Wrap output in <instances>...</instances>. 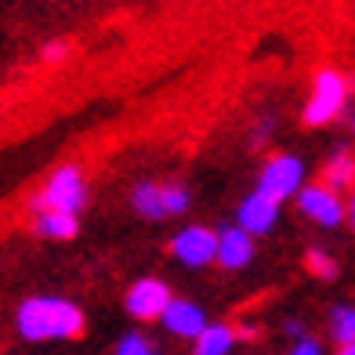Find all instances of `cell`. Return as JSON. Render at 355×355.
<instances>
[{"label": "cell", "mask_w": 355, "mask_h": 355, "mask_svg": "<svg viewBox=\"0 0 355 355\" xmlns=\"http://www.w3.org/2000/svg\"><path fill=\"white\" fill-rule=\"evenodd\" d=\"M131 203H135V211H138L141 218H164V189L153 185V182L135 185Z\"/></svg>", "instance_id": "obj_14"}, {"label": "cell", "mask_w": 355, "mask_h": 355, "mask_svg": "<svg viewBox=\"0 0 355 355\" xmlns=\"http://www.w3.org/2000/svg\"><path fill=\"white\" fill-rule=\"evenodd\" d=\"M37 218H33V229H37V236H44V239H73L76 236V229H80V221H76V214H69V211H33Z\"/></svg>", "instance_id": "obj_12"}, {"label": "cell", "mask_w": 355, "mask_h": 355, "mask_svg": "<svg viewBox=\"0 0 355 355\" xmlns=\"http://www.w3.org/2000/svg\"><path fill=\"white\" fill-rule=\"evenodd\" d=\"M116 355H156V352H153V345L145 341L141 334H127L123 341L116 345Z\"/></svg>", "instance_id": "obj_18"}, {"label": "cell", "mask_w": 355, "mask_h": 355, "mask_svg": "<svg viewBox=\"0 0 355 355\" xmlns=\"http://www.w3.org/2000/svg\"><path fill=\"white\" fill-rule=\"evenodd\" d=\"M236 330L229 327V322H207V327L200 330L196 337V348H192V355H229L236 348Z\"/></svg>", "instance_id": "obj_11"}, {"label": "cell", "mask_w": 355, "mask_h": 355, "mask_svg": "<svg viewBox=\"0 0 355 355\" xmlns=\"http://www.w3.org/2000/svg\"><path fill=\"white\" fill-rule=\"evenodd\" d=\"M66 55H69V44H66V40H47V44L40 47V62H47V66H58Z\"/></svg>", "instance_id": "obj_19"}, {"label": "cell", "mask_w": 355, "mask_h": 355, "mask_svg": "<svg viewBox=\"0 0 355 355\" xmlns=\"http://www.w3.org/2000/svg\"><path fill=\"white\" fill-rule=\"evenodd\" d=\"M330 337L337 345L355 341V309L352 304H337V309L330 312Z\"/></svg>", "instance_id": "obj_15"}, {"label": "cell", "mask_w": 355, "mask_h": 355, "mask_svg": "<svg viewBox=\"0 0 355 355\" xmlns=\"http://www.w3.org/2000/svg\"><path fill=\"white\" fill-rule=\"evenodd\" d=\"M345 102H348V80L337 69H319L312 84V98L304 105V123L315 127V123L334 120L345 109Z\"/></svg>", "instance_id": "obj_3"}, {"label": "cell", "mask_w": 355, "mask_h": 355, "mask_svg": "<svg viewBox=\"0 0 355 355\" xmlns=\"http://www.w3.org/2000/svg\"><path fill=\"white\" fill-rule=\"evenodd\" d=\"M322 178H327V185L337 189V192L352 189V185H355V156H352L348 149L334 153V156L327 159V167H322Z\"/></svg>", "instance_id": "obj_13"}, {"label": "cell", "mask_w": 355, "mask_h": 355, "mask_svg": "<svg viewBox=\"0 0 355 355\" xmlns=\"http://www.w3.org/2000/svg\"><path fill=\"white\" fill-rule=\"evenodd\" d=\"M352 123H355V120H352Z\"/></svg>", "instance_id": "obj_25"}, {"label": "cell", "mask_w": 355, "mask_h": 355, "mask_svg": "<svg viewBox=\"0 0 355 355\" xmlns=\"http://www.w3.org/2000/svg\"><path fill=\"white\" fill-rule=\"evenodd\" d=\"M290 355H322V345L312 341V337H297L294 348H290Z\"/></svg>", "instance_id": "obj_20"}, {"label": "cell", "mask_w": 355, "mask_h": 355, "mask_svg": "<svg viewBox=\"0 0 355 355\" xmlns=\"http://www.w3.org/2000/svg\"><path fill=\"white\" fill-rule=\"evenodd\" d=\"M164 189V214H185L189 211V189L185 185H159Z\"/></svg>", "instance_id": "obj_17"}, {"label": "cell", "mask_w": 355, "mask_h": 355, "mask_svg": "<svg viewBox=\"0 0 355 355\" xmlns=\"http://www.w3.org/2000/svg\"><path fill=\"white\" fill-rule=\"evenodd\" d=\"M87 203V182L84 174H80V167L66 164L58 167L51 178H47V185L33 196V211H69V214H80Z\"/></svg>", "instance_id": "obj_2"}, {"label": "cell", "mask_w": 355, "mask_h": 355, "mask_svg": "<svg viewBox=\"0 0 355 355\" xmlns=\"http://www.w3.org/2000/svg\"><path fill=\"white\" fill-rule=\"evenodd\" d=\"M236 337H239V341H254V337H257V327H254V322H239V327H236Z\"/></svg>", "instance_id": "obj_21"}, {"label": "cell", "mask_w": 355, "mask_h": 355, "mask_svg": "<svg viewBox=\"0 0 355 355\" xmlns=\"http://www.w3.org/2000/svg\"><path fill=\"white\" fill-rule=\"evenodd\" d=\"M19 334L26 341H69V337L84 334V312L66 297H26L15 312Z\"/></svg>", "instance_id": "obj_1"}, {"label": "cell", "mask_w": 355, "mask_h": 355, "mask_svg": "<svg viewBox=\"0 0 355 355\" xmlns=\"http://www.w3.org/2000/svg\"><path fill=\"white\" fill-rule=\"evenodd\" d=\"M167 301H171V290L159 279H138L127 290V312L135 319H159L167 309Z\"/></svg>", "instance_id": "obj_7"}, {"label": "cell", "mask_w": 355, "mask_h": 355, "mask_svg": "<svg viewBox=\"0 0 355 355\" xmlns=\"http://www.w3.org/2000/svg\"><path fill=\"white\" fill-rule=\"evenodd\" d=\"M297 207H301L304 218H312L322 229H334V225H341L348 218V203L341 200V192L330 189L327 182L322 185H301L297 189Z\"/></svg>", "instance_id": "obj_4"}, {"label": "cell", "mask_w": 355, "mask_h": 355, "mask_svg": "<svg viewBox=\"0 0 355 355\" xmlns=\"http://www.w3.org/2000/svg\"><path fill=\"white\" fill-rule=\"evenodd\" d=\"M286 334L294 337V341H297V337H304V322H297V319H290V322H286Z\"/></svg>", "instance_id": "obj_22"}, {"label": "cell", "mask_w": 355, "mask_h": 355, "mask_svg": "<svg viewBox=\"0 0 355 355\" xmlns=\"http://www.w3.org/2000/svg\"><path fill=\"white\" fill-rule=\"evenodd\" d=\"M304 261H309V272H312V276H319V279H334L337 276V261H334L330 254L315 250V247L304 254Z\"/></svg>", "instance_id": "obj_16"}, {"label": "cell", "mask_w": 355, "mask_h": 355, "mask_svg": "<svg viewBox=\"0 0 355 355\" xmlns=\"http://www.w3.org/2000/svg\"><path fill=\"white\" fill-rule=\"evenodd\" d=\"M337 355H355V341H348V345H341V352Z\"/></svg>", "instance_id": "obj_24"}, {"label": "cell", "mask_w": 355, "mask_h": 355, "mask_svg": "<svg viewBox=\"0 0 355 355\" xmlns=\"http://www.w3.org/2000/svg\"><path fill=\"white\" fill-rule=\"evenodd\" d=\"M276 218H279V200H272V196H265L261 189L257 192H250V196L239 203V225L250 232V236H261V232H268L272 225H276Z\"/></svg>", "instance_id": "obj_9"}, {"label": "cell", "mask_w": 355, "mask_h": 355, "mask_svg": "<svg viewBox=\"0 0 355 355\" xmlns=\"http://www.w3.org/2000/svg\"><path fill=\"white\" fill-rule=\"evenodd\" d=\"M348 221L355 225V185H352V196H348Z\"/></svg>", "instance_id": "obj_23"}, {"label": "cell", "mask_w": 355, "mask_h": 355, "mask_svg": "<svg viewBox=\"0 0 355 355\" xmlns=\"http://www.w3.org/2000/svg\"><path fill=\"white\" fill-rule=\"evenodd\" d=\"M304 182V164L297 156H272L268 164L261 167V178H257V189L265 192V196L272 200H290V196H297V189Z\"/></svg>", "instance_id": "obj_5"}, {"label": "cell", "mask_w": 355, "mask_h": 355, "mask_svg": "<svg viewBox=\"0 0 355 355\" xmlns=\"http://www.w3.org/2000/svg\"><path fill=\"white\" fill-rule=\"evenodd\" d=\"M171 254L182 265H189V268H203V265H211L218 257V236L211 229H203V225H189L185 232L174 236Z\"/></svg>", "instance_id": "obj_6"}, {"label": "cell", "mask_w": 355, "mask_h": 355, "mask_svg": "<svg viewBox=\"0 0 355 355\" xmlns=\"http://www.w3.org/2000/svg\"><path fill=\"white\" fill-rule=\"evenodd\" d=\"M159 322H164V327H167L174 337L196 341L200 330H203L211 319L203 315L200 304H192V301H185V297H171V301H167V309H164V315H159Z\"/></svg>", "instance_id": "obj_8"}, {"label": "cell", "mask_w": 355, "mask_h": 355, "mask_svg": "<svg viewBox=\"0 0 355 355\" xmlns=\"http://www.w3.org/2000/svg\"><path fill=\"white\" fill-rule=\"evenodd\" d=\"M250 257H254V236L243 229V225H232V229L218 232V257H214L218 265L243 268V265H250Z\"/></svg>", "instance_id": "obj_10"}]
</instances>
